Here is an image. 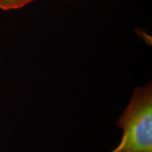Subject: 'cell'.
<instances>
[{"instance_id": "cell-2", "label": "cell", "mask_w": 152, "mask_h": 152, "mask_svg": "<svg viewBox=\"0 0 152 152\" xmlns=\"http://www.w3.org/2000/svg\"><path fill=\"white\" fill-rule=\"evenodd\" d=\"M35 0H0V9L4 11L18 9Z\"/></svg>"}, {"instance_id": "cell-1", "label": "cell", "mask_w": 152, "mask_h": 152, "mask_svg": "<svg viewBox=\"0 0 152 152\" xmlns=\"http://www.w3.org/2000/svg\"><path fill=\"white\" fill-rule=\"evenodd\" d=\"M116 125L121 142L111 152H152V84L136 87Z\"/></svg>"}]
</instances>
